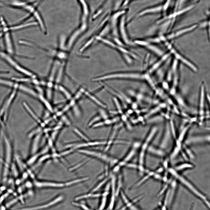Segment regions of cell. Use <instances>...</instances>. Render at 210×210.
I'll return each instance as SVG.
<instances>
[{
  "mask_svg": "<svg viewBox=\"0 0 210 210\" xmlns=\"http://www.w3.org/2000/svg\"><path fill=\"white\" fill-rule=\"evenodd\" d=\"M101 195L102 194L99 193H94L91 192L77 197L75 199L76 200H79L89 198H97L101 197Z\"/></svg>",
  "mask_w": 210,
  "mask_h": 210,
  "instance_id": "obj_18",
  "label": "cell"
},
{
  "mask_svg": "<svg viewBox=\"0 0 210 210\" xmlns=\"http://www.w3.org/2000/svg\"><path fill=\"white\" fill-rule=\"evenodd\" d=\"M133 0H123L120 4V8H124Z\"/></svg>",
  "mask_w": 210,
  "mask_h": 210,
  "instance_id": "obj_26",
  "label": "cell"
},
{
  "mask_svg": "<svg viewBox=\"0 0 210 210\" xmlns=\"http://www.w3.org/2000/svg\"><path fill=\"white\" fill-rule=\"evenodd\" d=\"M36 186L38 187H53L59 188L63 187L66 185V184L51 182H37L35 183Z\"/></svg>",
  "mask_w": 210,
  "mask_h": 210,
  "instance_id": "obj_10",
  "label": "cell"
},
{
  "mask_svg": "<svg viewBox=\"0 0 210 210\" xmlns=\"http://www.w3.org/2000/svg\"><path fill=\"white\" fill-rule=\"evenodd\" d=\"M2 5V4L0 3V6Z\"/></svg>",
  "mask_w": 210,
  "mask_h": 210,
  "instance_id": "obj_32",
  "label": "cell"
},
{
  "mask_svg": "<svg viewBox=\"0 0 210 210\" xmlns=\"http://www.w3.org/2000/svg\"><path fill=\"white\" fill-rule=\"evenodd\" d=\"M143 46L159 56H162L163 54V52L160 49L156 46L150 44L147 41H145Z\"/></svg>",
  "mask_w": 210,
  "mask_h": 210,
  "instance_id": "obj_15",
  "label": "cell"
},
{
  "mask_svg": "<svg viewBox=\"0 0 210 210\" xmlns=\"http://www.w3.org/2000/svg\"><path fill=\"white\" fill-rule=\"evenodd\" d=\"M127 166L130 168H139L138 166L136 164H127Z\"/></svg>",
  "mask_w": 210,
  "mask_h": 210,
  "instance_id": "obj_27",
  "label": "cell"
},
{
  "mask_svg": "<svg viewBox=\"0 0 210 210\" xmlns=\"http://www.w3.org/2000/svg\"><path fill=\"white\" fill-rule=\"evenodd\" d=\"M126 206H125L123 207H122L119 210H125L127 209Z\"/></svg>",
  "mask_w": 210,
  "mask_h": 210,
  "instance_id": "obj_30",
  "label": "cell"
},
{
  "mask_svg": "<svg viewBox=\"0 0 210 210\" xmlns=\"http://www.w3.org/2000/svg\"><path fill=\"white\" fill-rule=\"evenodd\" d=\"M73 204L76 206L80 207L84 210H92L89 207L84 204L75 202H73Z\"/></svg>",
  "mask_w": 210,
  "mask_h": 210,
  "instance_id": "obj_25",
  "label": "cell"
},
{
  "mask_svg": "<svg viewBox=\"0 0 210 210\" xmlns=\"http://www.w3.org/2000/svg\"><path fill=\"white\" fill-rule=\"evenodd\" d=\"M4 158L2 174H8L13 159V150L12 143L6 136L4 137Z\"/></svg>",
  "mask_w": 210,
  "mask_h": 210,
  "instance_id": "obj_2",
  "label": "cell"
},
{
  "mask_svg": "<svg viewBox=\"0 0 210 210\" xmlns=\"http://www.w3.org/2000/svg\"><path fill=\"white\" fill-rule=\"evenodd\" d=\"M163 170V168H162L160 167L158 168L156 172L157 173H160L162 172Z\"/></svg>",
  "mask_w": 210,
  "mask_h": 210,
  "instance_id": "obj_29",
  "label": "cell"
},
{
  "mask_svg": "<svg viewBox=\"0 0 210 210\" xmlns=\"http://www.w3.org/2000/svg\"><path fill=\"white\" fill-rule=\"evenodd\" d=\"M63 197L60 196L55 198L54 200L39 206H36L31 208H24L20 210H37L39 209L46 208L55 205L59 202L62 199Z\"/></svg>",
  "mask_w": 210,
  "mask_h": 210,
  "instance_id": "obj_9",
  "label": "cell"
},
{
  "mask_svg": "<svg viewBox=\"0 0 210 210\" xmlns=\"http://www.w3.org/2000/svg\"><path fill=\"white\" fill-rule=\"evenodd\" d=\"M74 131L80 136L81 138L85 140L88 141H89L87 137L84 134L80 132L79 130L76 128L74 129Z\"/></svg>",
  "mask_w": 210,
  "mask_h": 210,
  "instance_id": "obj_24",
  "label": "cell"
},
{
  "mask_svg": "<svg viewBox=\"0 0 210 210\" xmlns=\"http://www.w3.org/2000/svg\"><path fill=\"white\" fill-rule=\"evenodd\" d=\"M9 33H6L5 36V41L7 50L10 52L13 51V48L10 37Z\"/></svg>",
  "mask_w": 210,
  "mask_h": 210,
  "instance_id": "obj_21",
  "label": "cell"
},
{
  "mask_svg": "<svg viewBox=\"0 0 210 210\" xmlns=\"http://www.w3.org/2000/svg\"><path fill=\"white\" fill-rule=\"evenodd\" d=\"M0 163H1L2 164L4 163V159H2L1 157H0Z\"/></svg>",
  "mask_w": 210,
  "mask_h": 210,
  "instance_id": "obj_31",
  "label": "cell"
},
{
  "mask_svg": "<svg viewBox=\"0 0 210 210\" xmlns=\"http://www.w3.org/2000/svg\"><path fill=\"white\" fill-rule=\"evenodd\" d=\"M23 104L29 113L34 119L38 123L42 124L41 120L38 117V116L32 111L27 104L25 102H23Z\"/></svg>",
  "mask_w": 210,
  "mask_h": 210,
  "instance_id": "obj_20",
  "label": "cell"
},
{
  "mask_svg": "<svg viewBox=\"0 0 210 210\" xmlns=\"http://www.w3.org/2000/svg\"><path fill=\"white\" fill-rule=\"evenodd\" d=\"M168 171L176 179L192 192L202 199L205 198V197L197 189L189 180L181 175L178 172L176 171L173 168H169L168 169Z\"/></svg>",
  "mask_w": 210,
  "mask_h": 210,
  "instance_id": "obj_3",
  "label": "cell"
},
{
  "mask_svg": "<svg viewBox=\"0 0 210 210\" xmlns=\"http://www.w3.org/2000/svg\"><path fill=\"white\" fill-rule=\"evenodd\" d=\"M145 75L138 73H124L114 74L103 76L104 80L113 78H123L131 79H145Z\"/></svg>",
  "mask_w": 210,
  "mask_h": 210,
  "instance_id": "obj_4",
  "label": "cell"
},
{
  "mask_svg": "<svg viewBox=\"0 0 210 210\" xmlns=\"http://www.w3.org/2000/svg\"><path fill=\"white\" fill-rule=\"evenodd\" d=\"M59 89L60 91L63 94L65 97L68 99L71 98V96L70 92L65 89L62 86H60L59 87Z\"/></svg>",
  "mask_w": 210,
  "mask_h": 210,
  "instance_id": "obj_22",
  "label": "cell"
},
{
  "mask_svg": "<svg viewBox=\"0 0 210 210\" xmlns=\"http://www.w3.org/2000/svg\"><path fill=\"white\" fill-rule=\"evenodd\" d=\"M163 10V5H160L145 8L136 15L134 17V19L143 16L148 14L158 13Z\"/></svg>",
  "mask_w": 210,
  "mask_h": 210,
  "instance_id": "obj_6",
  "label": "cell"
},
{
  "mask_svg": "<svg viewBox=\"0 0 210 210\" xmlns=\"http://www.w3.org/2000/svg\"><path fill=\"white\" fill-rule=\"evenodd\" d=\"M155 174V172H148L147 174L145 176L138 181V182H137L136 183V184L134 185L133 187L134 188H137L147 181L150 177L153 176Z\"/></svg>",
  "mask_w": 210,
  "mask_h": 210,
  "instance_id": "obj_17",
  "label": "cell"
},
{
  "mask_svg": "<svg viewBox=\"0 0 210 210\" xmlns=\"http://www.w3.org/2000/svg\"><path fill=\"white\" fill-rule=\"evenodd\" d=\"M147 151L152 155L160 157H163L165 155V153L163 149L150 145L148 146Z\"/></svg>",
  "mask_w": 210,
  "mask_h": 210,
  "instance_id": "obj_12",
  "label": "cell"
},
{
  "mask_svg": "<svg viewBox=\"0 0 210 210\" xmlns=\"http://www.w3.org/2000/svg\"><path fill=\"white\" fill-rule=\"evenodd\" d=\"M186 144L210 143V134L198 135L191 137L186 141Z\"/></svg>",
  "mask_w": 210,
  "mask_h": 210,
  "instance_id": "obj_7",
  "label": "cell"
},
{
  "mask_svg": "<svg viewBox=\"0 0 210 210\" xmlns=\"http://www.w3.org/2000/svg\"><path fill=\"white\" fill-rule=\"evenodd\" d=\"M206 98H207L210 107V94L206 93Z\"/></svg>",
  "mask_w": 210,
  "mask_h": 210,
  "instance_id": "obj_28",
  "label": "cell"
},
{
  "mask_svg": "<svg viewBox=\"0 0 210 210\" xmlns=\"http://www.w3.org/2000/svg\"><path fill=\"white\" fill-rule=\"evenodd\" d=\"M79 151L81 153H84L88 155L98 158H100V159H101L104 161H106L107 162L110 160L107 156L105 155H103L102 154L99 153L85 150H79Z\"/></svg>",
  "mask_w": 210,
  "mask_h": 210,
  "instance_id": "obj_13",
  "label": "cell"
},
{
  "mask_svg": "<svg viewBox=\"0 0 210 210\" xmlns=\"http://www.w3.org/2000/svg\"><path fill=\"white\" fill-rule=\"evenodd\" d=\"M194 167L193 165L188 162H184L180 163L176 165L173 168L176 171L178 172L188 169H192Z\"/></svg>",
  "mask_w": 210,
  "mask_h": 210,
  "instance_id": "obj_16",
  "label": "cell"
},
{
  "mask_svg": "<svg viewBox=\"0 0 210 210\" xmlns=\"http://www.w3.org/2000/svg\"><path fill=\"white\" fill-rule=\"evenodd\" d=\"M40 98L41 100L45 105L49 109L50 111H52V110L50 104L49 103L47 100L41 95L40 96Z\"/></svg>",
  "mask_w": 210,
  "mask_h": 210,
  "instance_id": "obj_23",
  "label": "cell"
},
{
  "mask_svg": "<svg viewBox=\"0 0 210 210\" xmlns=\"http://www.w3.org/2000/svg\"><path fill=\"white\" fill-rule=\"evenodd\" d=\"M109 184H108L106 187L105 191L102 194L101 201L98 210H103L106 206L107 196L109 194L108 190L109 186Z\"/></svg>",
  "mask_w": 210,
  "mask_h": 210,
  "instance_id": "obj_14",
  "label": "cell"
},
{
  "mask_svg": "<svg viewBox=\"0 0 210 210\" xmlns=\"http://www.w3.org/2000/svg\"><path fill=\"white\" fill-rule=\"evenodd\" d=\"M37 2L19 1L17 4L18 6L20 7L27 11L34 18L39 25L42 32L44 34L47 33V30L43 19L36 6Z\"/></svg>",
  "mask_w": 210,
  "mask_h": 210,
  "instance_id": "obj_1",
  "label": "cell"
},
{
  "mask_svg": "<svg viewBox=\"0 0 210 210\" xmlns=\"http://www.w3.org/2000/svg\"><path fill=\"white\" fill-rule=\"evenodd\" d=\"M165 44H167V46L168 48L170 49L171 53L174 55L176 59L177 60H180L184 63L188 65V66L190 67L192 69L194 70H193L195 71H197L196 68L190 62L180 55V54L177 52L174 49L172 48L169 44L167 43H166Z\"/></svg>",
  "mask_w": 210,
  "mask_h": 210,
  "instance_id": "obj_8",
  "label": "cell"
},
{
  "mask_svg": "<svg viewBox=\"0 0 210 210\" xmlns=\"http://www.w3.org/2000/svg\"><path fill=\"white\" fill-rule=\"evenodd\" d=\"M206 97L205 86L204 83L202 82L201 83L200 86L199 103L198 112L199 115L201 117L203 116L204 114L205 100Z\"/></svg>",
  "mask_w": 210,
  "mask_h": 210,
  "instance_id": "obj_5",
  "label": "cell"
},
{
  "mask_svg": "<svg viewBox=\"0 0 210 210\" xmlns=\"http://www.w3.org/2000/svg\"><path fill=\"white\" fill-rule=\"evenodd\" d=\"M83 92L84 93V94L87 95V96L88 97H89L97 104L99 105L101 107H103V108H106V106L104 104L102 103L95 97L91 94L89 92L87 91H85L84 90Z\"/></svg>",
  "mask_w": 210,
  "mask_h": 210,
  "instance_id": "obj_19",
  "label": "cell"
},
{
  "mask_svg": "<svg viewBox=\"0 0 210 210\" xmlns=\"http://www.w3.org/2000/svg\"><path fill=\"white\" fill-rule=\"evenodd\" d=\"M196 26V25H194L182 29H181L178 30L174 33H173L168 35L167 37H165V38H166L167 39H171L178 37L186 33V32L192 30Z\"/></svg>",
  "mask_w": 210,
  "mask_h": 210,
  "instance_id": "obj_11",
  "label": "cell"
}]
</instances>
